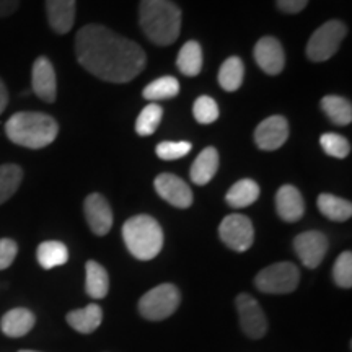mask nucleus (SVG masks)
<instances>
[{
	"label": "nucleus",
	"instance_id": "nucleus-1",
	"mask_svg": "<svg viewBox=\"0 0 352 352\" xmlns=\"http://www.w3.org/2000/svg\"><path fill=\"white\" fill-rule=\"evenodd\" d=\"M76 56L88 72L111 83L131 82L147 64L139 44L101 25H85L78 30Z\"/></svg>",
	"mask_w": 352,
	"mask_h": 352
},
{
	"label": "nucleus",
	"instance_id": "nucleus-2",
	"mask_svg": "<svg viewBox=\"0 0 352 352\" xmlns=\"http://www.w3.org/2000/svg\"><path fill=\"white\" fill-rule=\"evenodd\" d=\"M139 23L157 46H170L179 36L182 10L171 0H140Z\"/></svg>",
	"mask_w": 352,
	"mask_h": 352
},
{
	"label": "nucleus",
	"instance_id": "nucleus-3",
	"mask_svg": "<svg viewBox=\"0 0 352 352\" xmlns=\"http://www.w3.org/2000/svg\"><path fill=\"white\" fill-rule=\"evenodd\" d=\"M59 126L54 118L44 113L20 111L6 124V134L13 144L26 148H43L57 138Z\"/></svg>",
	"mask_w": 352,
	"mask_h": 352
},
{
	"label": "nucleus",
	"instance_id": "nucleus-4",
	"mask_svg": "<svg viewBox=\"0 0 352 352\" xmlns=\"http://www.w3.org/2000/svg\"><path fill=\"white\" fill-rule=\"evenodd\" d=\"M122 239L132 256L148 261L162 252L164 230L151 215H134L122 226Z\"/></svg>",
	"mask_w": 352,
	"mask_h": 352
},
{
	"label": "nucleus",
	"instance_id": "nucleus-5",
	"mask_svg": "<svg viewBox=\"0 0 352 352\" xmlns=\"http://www.w3.org/2000/svg\"><path fill=\"white\" fill-rule=\"evenodd\" d=\"M347 34V26L341 20H328L315 30L307 43L305 54L311 63H324L340 50Z\"/></svg>",
	"mask_w": 352,
	"mask_h": 352
},
{
	"label": "nucleus",
	"instance_id": "nucleus-6",
	"mask_svg": "<svg viewBox=\"0 0 352 352\" xmlns=\"http://www.w3.org/2000/svg\"><path fill=\"white\" fill-rule=\"evenodd\" d=\"M179 290L173 284H160L144 294L139 300V311L144 318L151 321H162L168 318L179 307Z\"/></svg>",
	"mask_w": 352,
	"mask_h": 352
},
{
	"label": "nucleus",
	"instance_id": "nucleus-7",
	"mask_svg": "<svg viewBox=\"0 0 352 352\" xmlns=\"http://www.w3.org/2000/svg\"><path fill=\"white\" fill-rule=\"evenodd\" d=\"M300 271L292 263H276L258 272L254 285L264 294H290L298 287Z\"/></svg>",
	"mask_w": 352,
	"mask_h": 352
},
{
	"label": "nucleus",
	"instance_id": "nucleus-8",
	"mask_svg": "<svg viewBox=\"0 0 352 352\" xmlns=\"http://www.w3.org/2000/svg\"><path fill=\"white\" fill-rule=\"evenodd\" d=\"M219 235L228 248L233 252L243 253L252 248L254 241V228L252 220L246 215L230 214L220 223Z\"/></svg>",
	"mask_w": 352,
	"mask_h": 352
},
{
	"label": "nucleus",
	"instance_id": "nucleus-9",
	"mask_svg": "<svg viewBox=\"0 0 352 352\" xmlns=\"http://www.w3.org/2000/svg\"><path fill=\"white\" fill-rule=\"evenodd\" d=\"M236 310H239L241 329L246 336L259 340L266 334L267 320L256 298H253L250 294H240L236 297Z\"/></svg>",
	"mask_w": 352,
	"mask_h": 352
},
{
	"label": "nucleus",
	"instance_id": "nucleus-10",
	"mask_svg": "<svg viewBox=\"0 0 352 352\" xmlns=\"http://www.w3.org/2000/svg\"><path fill=\"white\" fill-rule=\"evenodd\" d=\"M329 241L327 235L321 232H303L294 240V250H296L298 259L308 270L318 267L324 256H327Z\"/></svg>",
	"mask_w": 352,
	"mask_h": 352
},
{
	"label": "nucleus",
	"instance_id": "nucleus-11",
	"mask_svg": "<svg viewBox=\"0 0 352 352\" xmlns=\"http://www.w3.org/2000/svg\"><path fill=\"white\" fill-rule=\"evenodd\" d=\"M289 139V122L284 116H270L254 131V142L261 151L272 152L280 148Z\"/></svg>",
	"mask_w": 352,
	"mask_h": 352
},
{
	"label": "nucleus",
	"instance_id": "nucleus-12",
	"mask_svg": "<svg viewBox=\"0 0 352 352\" xmlns=\"http://www.w3.org/2000/svg\"><path fill=\"white\" fill-rule=\"evenodd\" d=\"M155 191L162 199L178 209H186L192 204V191L179 176L162 173L155 178Z\"/></svg>",
	"mask_w": 352,
	"mask_h": 352
},
{
	"label": "nucleus",
	"instance_id": "nucleus-13",
	"mask_svg": "<svg viewBox=\"0 0 352 352\" xmlns=\"http://www.w3.org/2000/svg\"><path fill=\"white\" fill-rule=\"evenodd\" d=\"M254 60L259 65L263 72L267 76H277L284 70L285 65V54L283 44L274 36H264L259 39L253 51Z\"/></svg>",
	"mask_w": 352,
	"mask_h": 352
},
{
	"label": "nucleus",
	"instance_id": "nucleus-14",
	"mask_svg": "<svg viewBox=\"0 0 352 352\" xmlns=\"http://www.w3.org/2000/svg\"><path fill=\"white\" fill-rule=\"evenodd\" d=\"M83 212L95 235L103 236L111 230L113 227V210L109 208L108 201L98 192L90 195L83 202Z\"/></svg>",
	"mask_w": 352,
	"mask_h": 352
},
{
	"label": "nucleus",
	"instance_id": "nucleus-15",
	"mask_svg": "<svg viewBox=\"0 0 352 352\" xmlns=\"http://www.w3.org/2000/svg\"><path fill=\"white\" fill-rule=\"evenodd\" d=\"M32 88L39 100L52 103L57 96L56 72L47 57H38L32 69Z\"/></svg>",
	"mask_w": 352,
	"mask_h": 352
},
{
	"label": "nucleus",
	"instance_id": "nucleus-16",
	"mask_svg": "<svg viewBox=\"0 0 352 352\" xmlns=\"http://www.w3.org/2000/svg\"><path fill=\"white\" fill-rule=\"evenodd\" d=\"M277 215L285 222H298L305 212V202L300 191L292 184H284L276 195Z\"/></svg>",
	"mask_w": 352,
	"mask_h": 352
},
{
	"label": "nucleus",
	"instance_id": "nucleus-17",
	"mask_svg": "<svg viewBox=\"0 0 352 352\" xmlns=\"http://www.w3.org/2000/svg\"><path fill=\"white\" fill-rule=\"evenodd\" d=\"M46 15L52 32L69 33L76 21V0H46Z\"/></svg>",
	"mask_w": 352,
	"mask_h": 352
},
{
	"label": "nucleus",
	"instance_id": "nucleus-18",
	"mask_svg": "<svg viewBox=\"0 0 352 352\" xmlns=\"http://www.w3.org/2000/svg\"><path fill=\"white\" fill-rule=\"evenodd\" d=\"M34 321H36V318H34L33 311H30L28 308H13V310L7 311L2 316L0 329L8 338H21L32 331Z\"/></svg>",
	"mask_w": 352,
	"mask_h": 352
},
{
	"label": "nucleus",
	"instance_id": "nucleus-19",
	"mask_svg": "<svg viewBox=\"0 0 352 352\" xmlns=\"http://www.w3.org/2000/svg\"><path fill=\"white\" fill-rule=\"evenodd\" d=\"M219 170V152L214 147L204 148L192 164L191 170H189V176H191L192 183L197 186L208 184L210 179L214 178Z\"/></svg>",
	"mask_w": 352,
	"mask_h": 352
},
{
	"label": "nucleus",
	"instance_id": "nucleus-20",
	"mask_svg": "<svg viewBox=\"0 0 352 352\" xmlns=\"http://www.w3.org/2000/svg\"><path fill=\"white\" fill-rule=\"evenodd\" d=\"M101 320H103V310L96 303H90L85 308L69 311L67 314V323L76 331L82 334L94 333L101 324Z\"/></svg>",
	"mask_w": 352,
	"mask_h": 352
},
{
	"label": "nucleus",
	"instance_id": "nucleus-21",
	"mask_svg": "<svg viewBox=\"0 0 352 352\" xmlns=\"http://www.w3.org/2000/svg\"><path fill=\"white\" fill-rule=\"evenodd\" d=\"M259 197V186L253 179H240L228 189L226 201L233 209H243L254 204Z\"/></svg>",
	"mask_w": 352,
	"mask_h": 352
},
{
	"label": "nucleus",
	"instance_id": "nucleus-22",
	"mask_svg": "<svg viewBox=\"0 0 352 352\" xmlns=\"http://www.w3.org/2000/svg\"><path fill=\"white\" fill-rule=\"evenodd\" d=\"M36 258L43 270H54L69 261V250L63 241H43L38 246Z\"/></svg>",
	"mask_w": 352,
	"mask_h": 352
},
{
	"label": "nucleus",
	"instance_id": "nucleus-23",
	"mask_svg": "<svg viewBox=\"0 0 352 352\" xmlns=\"http://www.w3.org/2000/svg\"><path fill=\"white\" fill-rule=\"evenodd\" d=\"M316 204H318L320 212L327 219L334 220V222H346V220H349L352 215V204L349 201L342 199V197L328 195V192L320 195Z\"/></svg>",
	"mask_w": 352,
	"mask_h": 352
},
{
	"label": "nucleus",
	"instance_id": "nucleus-24",
	"mask_svg": "<svg viewBox=\"0 0 352 352\" xmlns=\"http://www.w3.org/2000/svg\"><path fill=\"white\" fill-rule=\"evenodd\" d=\"M176 65L179 72L186 77H196L202 69V50L197 41H188L183 44L179 54L176 57Z\"/></svg>",
	"mask_w": 352,
	"mask_h": 352
},
{
	"label": "nucleus",
	"instance_id": "nucleus-25",
	"mask_svg": "<svg viewBox=\"0 0 352 352\" xmlns=\"http://www.w3.org/2000/svg\"><path fill=\"white\" fill-rule=\"evenodd\" d=\"M87 271V280L85 289L87 294L91 298H104L108 296L109 290V277L108 272L96 261H88L85 266Z\"/></svg>",
	"mask_w": 352,
	"mask_h": 352
},
{
	"label": "nucleus",
	"instance_id": "nucleus-26",
	"mask_svg": "<svg viewBox=\"0 0 352 352\" xmlns=\"http://www.w3.org/2000/svg\"><path fill=\"white\" fill-rule=\"evenodd\" d=\"M245 77V65L240 57L232 56L223 64L220 65L219 70V83L226 91H236L243 83Z\"/></svg>",
	"mask_w": 352,
	"mask_h": 352
},
{
	"label": "nucleus",
	"instance_id": "nucleus-27",
	"mask_svg": "<svg viewBox=\"0 0 352 352\" xmlns=\"http://www.w3.org/2000/svg\"><path fill=\"white\" fill-rule=\"evenodd\" d=\"M321 109L338 126H347L352 121V104L349 100L338 95H327L321 100Z\"/></svg>",
	"mask_w": 352,
	"mask_h": 352
},
{
	"label": "nucleus",
	"instance_id": "nucleus-28",
	"mask_svg": "<svg viewBox=\"0 0 352 352\" xmlns=\"http://www.w3.org/2000/svg\"><path fill=\"white\" fill-rule=\"evenodd\" d=\"M23 179V170L15 164L0 165V204L15 195Z\"/></svg>",
	"mask_w": 352,
	"mask_h": 352
},
{
	"label": "nucleus",
	"instance_id": "nucleus-29",
	"mask_svg": "<svg viewBox=\"0 0 352 352\" xmlns=\"http://www.w3.org/2000/svg\"><path fill=\"white\" fill-rule=\"evenodd\" d=\"M179 94V82L175 77H160L148 83L144 88L142 95L145 100H170Z\"/></svg>",
	"mask_w": 352,
	"mask_h": 352
},
{
	"label": "nucleus",
	"instance_id": "nucleus-30",
	"mask_svg": "<svg viewBox=\"0 0 352 352\" xmlns=\"http://www.w3.org/2000/svg\"><path fill=\"white\" fill-rule=\"evenodd\" d=\"M162 116H164V109L160 104L151 103L142 109V113L139 114V118L135 120V132L142 138L152 135L157 131V127L160 126Z\"/></svg>",
	"mask_w": 352,
	"mask_h": 352
},
{
	"label": "nucleus",
	"instance_id": "nucleus-31",
	"mask_svg": "<svg viewBox=\"0 0 352 352\" xmlns=\"http://www.w3.org/2000/svg\"><path fill=\"white\" fill-rule=\"evenodd\" d=\"M320 144L327 155L334 158H346L351 152V144L346 138L334 132H327L320 138Z\"/></svg>",
	"mask_w": 352,
	"mask_h": 352
},
{
	"label": "nucleus",
	"instance_id": "nucleus-32",
	"mask_svg": "<svg viewBox=\"0 0 352 352\" xmlns=\"http://www.w3.org/2000/svg\"><path fill=\"white\" fill-rule=\"evenodd\" d=\"M192 114H195L196 121L199 124H212L219 120V107L215 103L214 98L204 95L199 96L195 101V107H192Z\"/></svg>",
	"mask_w": 352,
	"mask_h": 352
},
{
	"label": "nucleus",
	"instance_id": "nucleus-33",
	"mask_svg": "<svg viewBox=\"0 0 352 352\" xmlns=\"http://www.w3.org/2000/svg\"><path fill=\"white\" fill-rule=\"evenodd\" d=\"M333 279L342 289L352 287V253L344 252L338 256L333 266Z\"/></svg>",
	"mask_w": 352,
	"mask_h": 352
},
{
	"label": "nucleus",
	"instance_id": "nucleus-34",
	"mask_svg": "<svg viewBox=\"0 0 352 352\" xmlns=\"http://www.w3.org/2000/svg\"><path fill=\"white\" fill-rule=\"evenodd\" d=\"M192 145L186 140H178V142H160L157 145V155L162 160H176V158H182L188 155L191 152Z\"/></svg>",
	"mask_w": 352,
	"mask_h": 352
},
{
	"label": "nucleus",
	"instance_id": "nucleus-35",
	"mask_svg": "<svg viewBox=\"0 0 352 352\" xmlns=\"http://www.w3.org/2000/svg\"><path fill=\"white\" fill-rule=\"evenodd\" d=\"M16 253H19V245L10 239L0 240V271L7 270L15 261Z\"/></svg>",
	"mask_w": 352,
	"mask_h": 352
},
{
	"label": "nucleus",
	"instance_id": "nucleus-36",
	"mask_svg": "<svg viewBox=\"0 0 352 352\" xmlns=\"http://www.w3.org/2000/svg\"><path fill=\"white\" fill-rule=\"evenodd\" d=\"M307 3L308 0H276L277 8L283 13H289V15L300 13L307 7Z\"/></svg>",
	"mask_w": 352,
	"mask_h": 352
},
{
	"label": "nucleus",
	"instance_id": "nucleus-37",
	"mask_svg": "<svg viewBox=\"0 0 352 352\" xmlns=\"http://www.w3.org/2000/svg\"><path fill=\"white\" fill-rule=\"evenodd\" d=\"M20 6V0H0V19L10 16L12 13L16 12Z\"/></svg>",
	"mask_w": 352,
	"mask_h": 352
},
{
	"label": "nucleus",
	"instance_id": "nucleus-38",
	"mask_svg": "<svg viewBox=\"0 0 352 352\" xmlns=\"http://www.w3.org/2000/svg\"><path fill=\"white\" fill-rule=\"evenodd\" d=\"M7 104H8V91H7L6 83H3L2 78H0V114L6 111Z\"/></svg>",
	"mask_w": 352,
	"mask_h": 352
},
{
	"label": "nucleus",
	"instance_id": "nucleus-39",
	"mask_svg": "<svg viewBox=\"0 0 352 352\" xmlns=\"http://www.w3.org/2000/svg\"><path fill=\"white\" fill-rule=\"evenodd\" d=\"M20 352H36V351H20Z\"/></svg>",
	"mask_w": 352,
	"mask_h": 352
}]
</instances>
